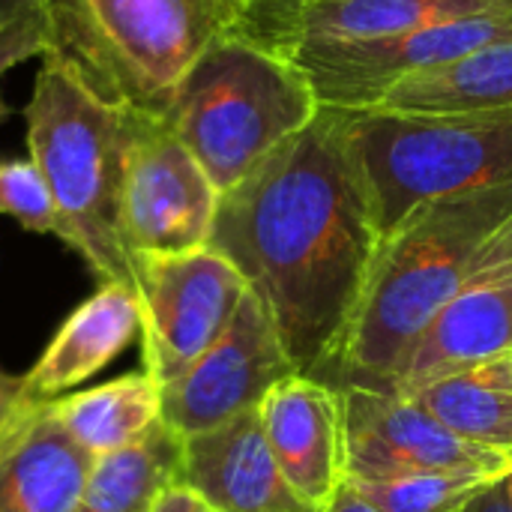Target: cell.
<instances>
[{
    "label": "cell",
    "instance_id": "29",
    "mask_svg": "<svg viewBox=\"0 0 512 512\" xmlns=\"http://www.w3.org/2000/svg\"><path fill=\"white\" fill-rule=\"evenodd\" d=\"M465 512H512L510 504H507V495H504V489H501V480L498 483H492L483 495H477Z\"/></svg>",
    "mask_w": 512,
    "mask_h": 512
},
{
    "label": "cell",
    "instance_id": "10",
    "mask_svg": "<svg viewBox=\"0 0 512 512\" xmlns=\"http://www.w3.org/2000/svg\"><path fill=\"white\" fill-rule=\"evenodd\" d=\"M216 210L219 189L198 159L162 117H144L123 180L120 225L129 255H180L210 246Z\"/></svg>",
    "mask_w": 512,
    "mask_h": 512
},
{
    "label": "cell",
    "instance_id": "12",
    "mask_svg": "<svg viewBox=\"0 0 512 512\" xmlns=\"http://www.w3.org/2000/svg\"><path fill=\"white\" fill-rule=\"evenodd\" d=\"M512 351V216L474 258L459 291L411 345L390 393L414 396L426 384Z\"/></svg>",
    "mask_w": 512,
    "mask_h": 512
},
{
    "label": "cell",
    "instance_id": "26",
    "mask_svg": "<svg viewBox=\"0 0 512 512\" xmlns=\"http://www.w3.org/2000/svg\"><path fill=\"white\" fill-rule=\"evenodd\" d=\"M27 405H30V399L24 396L21 378H12V375L0 372V435L24 414Z\"/></svg>",
    "mask_w": 512,
    "mask_h": 512
},
{
    "label": "cell",
    "instance_id": "11",
    "mask_svg": "<svg viewBox=\"0 0 512 512\" xmlns=\"http://www.w3.org/2000/svg\"><path fill=\"white\" fill-rule=\"evenodd\" d=\"M297 375L276 324L249 288L225 333L171 384L162 387V423L180 438L210 432L246 411L285 378Z\"/></svg>",
    "mask_w": 512,
    "mask_h": 512
},
{
    "label": "cell",
    "instance_id": "17",
    "mask_svg": "<svg viewBox=\"0 0 512 512\" xmlns=\"http://www.w3.org/2000/svg\"><path fill=\"white\" fill-rule=\"evenodd\" d=\"M483 12H512V0H309L297 18L288 57L297 48L390 39Z\"/></svg>",
    "mask_w": 512,
    "mask_h": 512
},
{
    "label": "cell",
    "instance_id": "21",
    "mask_svg": "<svg viewBox=\"0 0 512 512\" xmlns=\"http://www.w3.org/2000/svg\"><path fill=\"white\" fill-rule=\"evenodd\" d=\"M183 438L162 420L132 447L99 456L72 512H153L177 483Z\"/></svg>",
    "mask_w": 512,
    "mask_h": 512
},
{
    "label": "cell",
    "instance_id": "19",
    "mask_svg": "<svg viewBox=\"0 0 512 512\" xmlns=\"http://www.w3.org/2000/svg\"><path fill=\"white\" fill-rule=\"evenodd\" d=\"M408 399L453 435L512 462V351L444 375Z\"/></svg>",
    "mask_w": 512,
    "mask_h": 512
},
{
    "label": "cell",
    "instance_id": "24",
    "mask_svg": "<svg viewBox=\"0 0 512 512\" xmlns=\"http://www.w3.org/2000/svg\"><path fill=\"white\" fill-rule=\"evenodd\" d=\"M309 0H234L237 6V33L267 51L288 57L297 18Z\"/></svg>",
    "mask_w": 512,
    "mask_h": 512
},
{
    "label": "cell",
    "instance_id": "2",
    "mask_svg": "<svg viewBox=\"0 0 512 512\" xmlns=\"http://www.w3.org/2000/svg\"><path fill=\"white\" fill-rule=\"evenodd\" d=\"M510 216L512 183H501L426 201L387 231L327 384L390 393L411 345Z\"/></svg>",
    "mask_w": 512,
    "mask_h": 512
},
{
    "label": "cell",
    "instance_id": "9",
    "mask_svg": "<svg viewBox=\"0 0 512 512\" xmlns=\"http://www.w3.org/2000/svg\"><path fill=\"white\" fill-rule=\"evenodd\" d=\"M336 390L345 480H399L414 474H477L501 480L512 471L510 459L453 435L408 396L366 387Z\"/></svg>",
    "mask_w": 512,
    "mask_h": 512
},
{
    "label": "cell",
    "instance_id": "25",
    "mask_svg": "<svg viewBox=\"0 0 512 512\" xmlns=\"http://www.w3.org/2000/svg\"><path fill=\"white\" fill-rule=\"evenodd\" d=\"M45 51H48V33H45V18H42L39 0H36L30 9H24L21 15H15L12 21H6L0 27V81L12 66L30 60L36 54L45 57ZM9 114H12V108L0 96V120Z\"/></svg>",
    "mask_w": 512,
    "mask_h": 512
},
{
    "label": "cell",
    "instance_id": "4",
    "mask_svg": "<svg viewBox=\"0 0 512 512\" xmlns=\"http://www.w3.org/2000/svg\"><path fill=\"white\" fill-rule=\"evenodd\" d=\"M48 51L102 102L165 117L180 81L222 36L234 0H39Z\"/></svg>",
    "mask_w": 512,
    "mask_h": 512
},
{
    "label": "cell",
    "instance_id": "1",
    "mask_svg": "<svg viewBox=\"0 0 512 512\" xmlns=\"http://www.w3.org/2000/svg\"><path fill=\"white\" fill-rule=\"evenodd\" d=\"M210 246L261 297L297 375L327 384L381 246L345 111L321 105L219 195Z\"/></svg>",
    "mask_w": 512,
    "mask_h": 512
},
{
    "label": "cell",
    "instance_id": "16",
    "mask_svg": "<svg viewBox=\"0 0 512 512\" xmlns=\"http://www.w3.org/2000/svg\"><path fill=\"white\" fill-rule=\"evenodd\" d=\"M141 333L138 291L123 282H102L45 345L42 357L21 378L30 402L57 399L84 384Z\"/></svg>",
    "mask_w": 512,
    "mask_h": 512
},
{
    "label": "cell",
    "instance_id": "28",
    "mask_svg": "<svg viewBox=\"0 0 512 512\" xmlns=\"http://www.w3.org/2000/svg\"><path fill=\"white\" fill-rule=\"evenodd\" d=\"M324 512H378L366 498H360L348 483H342L339 486V492L333 495V501L327 504V510Z\"/></svg>",
    "mask_w": 512,
    "mask_h": 512
},
{
    "label": "cell",
    "instance_id": "23",
    "mask_svg": "<svg viewBox=\"0 0 512 512\" xmlns=\"http://www.w3.org/2000/svg\"><path fill=\"white\" fill-rule=\"evenodd\" d=\"M0 216L27 231L60 237L51 189L33 159H0Z\"/></svg>",
    "mask_w": 512,
    "mask_h": 512
},
{
    "label": "cell",
    "instance_id": "31",
    "mask_svg": "<svg viewBox=\"0 0 512 512\" xmlns=\"http://www.w3.org/2000/svg\"><path fill=\"white\" fill-rule=\"evenodd\" d=\"M501 489H504V495H507V504H510V510H512V471H507V474L501 477Z\"/></svg>",
    "mask_w": 512,
    "mask_h": 512
},
{
    "label": "cell",
    "instance_id": "14",
    "mask_svg": "<svg viewBox=\"0 0 512 512\" xmlns=\"http://www.w3.org/2000/svg\"><path fill=\"white\" fill-rule=\"evenodd\" d=\"M258 417L294 492L327 510L345 483L339 390L309 375H291L264 396Z\"/></svg>",
    "mask_w": 512,
    "mask_h": 512
},
{
    "label": "cell",
    "instance_id": "13",
    "mask_svg": "<svg viewBox=\"0 0 512 512\" xmlns=\"http://www.w3.org/2000/svg\"><path fill=\"white\" fill-rule=\"evenodd\" d=\"M177 483L195 492L210 512H321L282 474L258 408L183 438Z\"/></svg>",
    "mask_w": 512,
    "mask_h": 512
},
{
    "label": "cell",
    "instance_id": "18",
    "mask_svg": "<svg viewBox=\"0 0 512 512\" xmlns=\"http://www.w3.org/2000/svg\"><path fill=\"white\" fill-rule=\"evenodd\" d=\"M396 114H495L512 111V39L456 63L393 84L375 105Z\"/></svg>",
    "mask_w": 512,
    "mask_h": 512
},
{
    "label": "cell",
    "instance_id": "20",
    "mask_svg": "<svg viewBox=\"0 0 512 512\" xmlns=\"http://www.w3.org/2000/svg\"><path fill=\"white\" fill-rule=\"evenodd\" d=\"M48 405L60 426L99 459L132 447L162 420V387L141 369L84 393L48 399Z\"/></svg>",
    "mask_w": 512,
    "mask_h": 512
},
{
    "label": "cell",
    "instance_id": "22",
    "mask_svg": "<svg viewBox=\"0 0 512 512\" xmlns=\"http://www.w3.org/2000/svg\"><path fill=\"white\" fill-rule=\"evenodd\" d=\"M378 512H465L498 477L477 474H414L399 480H345Z\"/></svg>",
    "mask_w": 512,
    "mask_h": 512
},
{
    "label": "cell",
    "instance_id": "15",
    "mask_svg": "<svg viewBox=\"0 0 512 512\" xmlns=\"http://www.w3.org/2000/svg\"><path fill=\"white\" fill-rule=\"evenodd\" d=\"M93 462L48 399L30 402L0 435V512H72Z\"/></svg>",
    "mask_w": 512,
    "mask_h": 512
},
{
    "label": "cell",
    "instance_id": "8",
    "mask_svg": "<svg viewBox=\"0 0 512 512\" xmlns=\"http://www.w3.org/2000/svg\"><path fill=\"white\" fill-rule=\"evenodd\" d=\"M507 39H512V12H483L390 39L297 48L288 60L306 72L321 105L360 111L417 72L456 63Z\"/></svg>",
    "mask_w": 512,
    "mask_h": 512
},
{
    "label": "cell",
    "instance_id": "27",
    "mask_svg": "<svg viewBox=\"0 0 512 512\" xmlns=\"http://www.w3.org/2000/svg\"><path fill=\"white\" fill-rule=\"evenodd\" d=\"M153 512H210V510L201 504V498H198L195 492H189V489H186V486H180V483H171V486L159 495V501H156Z\"/></svg>",
    "mask_w": 512,
    "mask_h": 512
},
{
    "label": "cell",
    "instance_id": "6",
    "mask_svg": "<svg viewBox=\"0 0 512 512\" xmlns=\"http://www.w3.org/2000/svg\"><path fill=\"white\" fill-rule=\"evenodd\" d=\"M345 111V108H339ZM381 237L426 201L512 183V111H345Z\"/></svg>",
    "mask_w": 512,
    "mask_h": 512
},
{
    "label": "cell",
    "instance_id": "7",
    "mask_svg": "<svg viewBox=\"0 0 512 512\" xmlns=\"http://www.w3.org/2000/svg\"><path fill=\"white\" fill-rule=\"evenodd\" d=\"M135 291L144 372L165 387L225 333L249 282L222 252L204 246L180 255H138Z\"/></svg>",
    "mask_w": 512,
    "mask_h": 512
},
{
    "label": "cell",
    "instance_id": "30",
    "mask_svg": "<svg viewBox=\"0 0 512 512\" xmlns=\"http://www.w3.org/2000/svg\"><path fill=\"white\" fill-rule=\"evenodd\" d=\"M36 0H0V27L6 24V21H12L15 15H21L24 9H30Z\"/></svg>",
    "mask_w": 512,
    "mask_h": 512
},
{
    "label": "cell",
    "instance_id": "3",
    "mask_svg": "<svg viewBox=\"0 0 512 512\" xmlns=\"http://www.w3.org/2000/svg\"><path fill=\"white\" fill-rule=\"evenodd\" d=\"M144 117L102 102L54 57L42 60L24 105L30 159L51 189L60 240L102 282L132 288L135 258L123 240L120 210L129 147Z\"/></svg>",
    "mask_w": 512,
    "mask_h": 512
},
{
    "label": "cell",
    "instance_id": "5",
    "mask_svg": "<svg viewBox=\"0 0 512 512\" xmlns=\"http://www.w3.org/2000/svg\"><path fill=\"white\" fill-rule=\"evenodd\" d=\"M318 111L321 102L294 60L222 36L186 72L162 120L225 195Z\"/></svg>",
    "mask_w": 512,
    "mask_h": 512
}]
</instances>
